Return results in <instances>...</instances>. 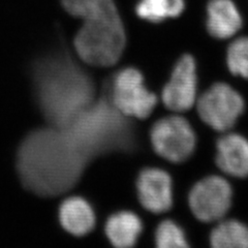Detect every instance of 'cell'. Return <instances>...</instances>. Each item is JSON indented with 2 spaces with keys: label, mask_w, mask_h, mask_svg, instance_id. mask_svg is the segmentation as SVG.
Listing matches in <instances>:
<instances>
[{
  "label": "cell",
  "mask_w": 248,
  "mask_h": 248,
  "mask_svg": "<svg viewBox=\"0 0 248 248\" xmlns=\"http://www.w3.org/2000/svg\"><path fill=\"white\" fill-rule=\"evenodd\" d=\"M67 13L82 20L91 16L117 12L114 0H62Z\"/></svg>",
  "instance_id": "14"
},
{
  "label": "cell",
  "mask_w": 248,
  "mask_h": 248,
  "mask_svg": "<svg viewBox=\"0 0 248 248\" xmlns=\"http://www.w3.org/2000/svg\"><path fill=\"white\" fill-rule=\"evenodd\" d=\"M154 150L172 162H181L195 151L197 138L190 123L180 116H170L155 123L151 130Z\"/></svg>",
  "instance_id": "3"
},
{
  "label": "cell",
  "mask_w": 248,
  "mask_h": 248,
  "mask_svg": "<svg viewBox=\"0 0 248 248\" xmlns=\"http://www.w3.org/2000/svg\"><path fill=\"white\" fill-rule=\"evenodd\" d=\"M156 100V96L144 87L143 77L137 69H124L116 77L113 102L120 113L146 118L153 111Z\"/></svg>",
  "instance_id": "5"
},
{
  "label": "cell",
  "mask_w": 248,
  "mask_h": 248,
  "mask_svg": "<svg viewBox=\"0 0 248 248\" xmlns=\"http://www.w3.org/2000/svg\"><path fill=\"white\" fill-rule=\"evenodd\" d=\"M156 244L160 248H184L186 242L183 231L173 221H164L156 231Z\"/></svg>",
  "instance_id": "16"
},
{
  "label": "cell",
  "mask_w": 248,
  "mask_h": 248,
  "mask_svg": "<svg viewBox=\"0 0 248 248\" xmlns=\"http://www.w3.org/2000/svg\"><path fill=\"white\" fill-rule=\"evenodd\" d=\"M75 37L79 56L89 64L110 66L118 61L125 45V33L118 12L91 16Z\"/></svg>",
  "instance_id": "1"
},
{
  "label": "cell",
  "mask_w": 248,
  "mask_h": 248,
  "mask_svg": "<svg viewBox=\"0 0 248 248\" xmlns=\"http://www.w3.org/2000/svg\"><path fill=\"white\" fill-rule=\"evenodd\" d=\"M215 160L221 172L236 178L248 176V140L238 134H226L216 143Z\"/></svg>",
  "instance_id": "8"
},
{
  "label": "cell",
  "mask_w": 248,
  "mask_h": 248,
  "mask_svg": "<svg viewBox=\"0 0 248 248\" xmlns=\"http://www.w3.org/2000/svg\"><path fill=\"white\" fill-rule=\"evenodd\" d=\"M142 231V223L129 212L113 215L107 223L106 232L110 241L117 247L133 246Z\"/></svg>",
  "instance_id": "11"
},
{
  "label": "cell",
  "mask_w": 248,
  "mask_h": 248,
  "mask_svg": "<svg viewBox=\"0 0 248 248\" xmlns=\"http://www.w3.org/2000/svg\"><path fill=\"white\" fill-rule=\"evenodd\" d=\"M227 63L232 75L248 80V37L238 38L230 45Z\"/></svg>",
  "instance_id": "15"
},
{
  "label": "cell",
  "mask_w": 248,
  "mask_h": 248,
  "mask_svg": "<svg viewBox=\"0 0 248 248\" xmlns=\"http://www.w3.org/2000/svg\"><path fill=\"white\" fill-rule=\"evenodd\" d=\"M60 220L67 232L82 236L87 234L94 226V214L87 202L80 198H73L62 204Z\"/></svg>",
  "instance_id": "10"
},
{
  "label": "cell",
  "mask_w": 248,
  "mask_h": 248,
  "mask_svg": "<svg viewBox=\"0 0 248 248\" xmlns=\"http://www.w3.org/2000/svg\"><path fill=\"white\" fill-rule=\"evenodd\" d=\"M232 190L230 183L220 176H208L193 186L189 193L190 210L204 222L218 221L232 205Z\"/></svg>",
  "instance_id": "4"
},
{
  "label": "cell",
  "mask_w": 248,
  "mask_h": 248,
  "mask_svg": "<svg viewBox=\"0 0 248 248\" xmlns=\"http://www.w3.org/2000/svg\"><path fill=\"white\" fill-rule=\"evenodd\" d=\"M207 12V29L216 38H230L242 26L241 16L232 0H211Z\"/></svg>",
  "instance_id": "9"
},
{
  "label": "cell",
  "mask_w": 248,
  "mask_h": 248,
  "mask_svg": "<svg viewBox=\"0 0 248 248\" xmlns=\"http://www.w3.org/2000/svg\"><path fill=\"white\" fill-rule=\"evenodd\" d=\"M244 108L243 97L226 83H215L197 99L201 119L221 133L235 125Z\"/></svg>",
  "instance_id": "2"
},
{
  "label": "cell",
  "mask_w": 248,
  "mask_h": 248,
  "mask_svg": "<svg viewBox=\"0 0 248 248\" xmlns=\"http://www.w3.org/2000/svg\"><path fill=\"white\" fill-rule=\"evenodd\" d=\"M214 248H248V227L235 219L223 220L210 235Z\"/></svg>",
  "instance_id": "12"
},
{
  "label": "cell",
  "mask_w": 248,
  "mask_h": 248,
  "mask_svg": "<svg viewBox=\"0 0 248 248\" xmlns=\"http://www.w3.org/2000/svg\"><path fill=\"white\" fill-rule=\"evenodd\" d=\"M197 65L190 55L182 56L162 91V102L174 112H185L197 102Z\"/></svg>",
  "instance_id": "6"
},
{
  "label": "cell",
  "mask_w": 248,
  "mask_h": 248,
  "mask_svg": "<svg viewBox=\"0 0 248 248\" xmlns=\"http://www.w3.org/2000/svg\"><path fill=\"white\" fill-rule=\"evenodd\" d=\"M183 10V0H140L136 7L140 18L155 23L178 17Z\"/></svg>",
  "instance_id": "13"
},
{
  "label": "cell",
  "mask_w": 248,
  "mask_h": 248,
  "mask_svg": "<svg viewBox=\"0 0 248 248\" xmlns=\"http://www.w3.org/2000/svg\"><path fill=\"white\" fill-rule=\"evenodd\" d=\"M139 199L153 213H164L172 207V180L168 173L158 169H148L138 180Z\"/></svg>",
  "instance_id": "7"
}]
</instances>
